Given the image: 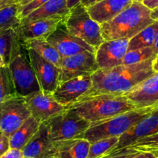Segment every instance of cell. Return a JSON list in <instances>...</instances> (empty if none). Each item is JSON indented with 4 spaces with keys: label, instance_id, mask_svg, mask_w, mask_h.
Instances as JSON below:
<instances>
[{
    "label": "cell",
    "instance_id": "1",
    "mask_svg": "<svg viewBox=\"0 0 158 158\" xmlns=\"http://www.w3.org/2000/svg\"><path fill=\"white\" fill-rule=\"evenodd\" d=\"M154 57L141 63L118 65L112 68L98 69L91 75L92 92L91 95L109 94L123 95L136 87L154 73Z\"/></svg>",
    "mask_w": 158,
    "mask_h": 158
},
{
    "label": "cell",
    "instance_id": "2",
    "mask_svg": "<svg viewBox=\"0 0 158 158\" xmlns=\"http://www.w3.org/2000/svg\"><path fill=\"white\" fill-rule=\"evenodd\" d=\"M154 22L151 10L143 2H134L114 19L100 25L104 40L131 39Z\"/></svg>",
    "mask_w": 158,
    "mask_h": 158
},
{
    "label": "cell",
    "instance_id": "3",
    "mask_svg": "<svg viewBox=\"0 0 158 158\" xmlns=\"http://www.w3.org/2000/svg\"><path fill=\"white\" fill-rule=\"evenodd\" d=\"M66 109H71L89 123H93L138 108L123 95L98 94L88 95Z\"/></svg>",
    "mask_w": 158,
    "mask_h": 158
},
{
    "label": "cell",
    "instance_id": "4",
    "mask_svg": "<svg viewBox=\"0 0 158 158\" xmlns=\"http://www.w3.org/2000/svg\"><path fill=\"white\" fill-rule=\"evenodd\" d=\"M153 112L149 108L135 109L103 120L91 123L89 128L76 138L85 139L90 143L109 137H120L133 126Z\"/></svg>",
    "mask_w": 158,
    "mask_h": 158
},
{
    "label": "cell",
    "instance_id": "5",
    "mask_svg": "<svg viewBox=\"0 0 158 158\" xmlns=\"http://www.w3.org/2000/svg\"><path fill=\"white\" fill-rule=\"evenodd\" d=\"M8 67L19 96L27 98L41 91L30 60L28 48L19 39L13 48Z\"/></svg>",
    "mask_w": 158,
    "mask_h": 158
},
{
    "label": "cell",
    "instance_id": "6",
    "mask_svg": "<svg viewBox=\"0 0 158 158\" xmlns=\"http://www.w3.org/2000/svg\"><path fill=\"white\" fill-rule=\"evenodd\" d=\"M63 22L70 33L95 49L104 42L100 24L92 19L87 8L81 2L70 10Z\"/></svg>",
    "mask_w": 158,
    "mask_h": 158
},
{
    "label": "cell",
    "instance_id": "7",
    "mask_svg": "<svg viewBox=\"0 0 158 158\" xmlns=\"http://www.w3.org/2000/svg\"><path fill=\"white\" fill-rule=\"evenodd\" d=\"M45 123L48 127L51 139L56 143L75 139L89 128L91 123L71 109H66Z\"/></svg>",
    "mask_w": 158,
    "mask_h": 158
},
{
    "label": "cell",
    "instance_id": "8",
    "mask_svg": "<svg viewBox=\"0 0 158 158\" xmlns=\"http://www.w3.org/2000/svg\"><path fill=\"white\" fill-rule=\"evenodd\" d=\"M31 116L25 98L16 96L0 104V131L10 137Z\"/></svg>",
    "mask_w": 158,
    "mask_h": 158
},
{
    "label": "cell",
    "instance_id": "9",
    "mask_svg": "<svg viewBox=\"0 0 158 158\" xmlns=\"http://www.w3.org/2000/svg\"><path fill=\"white\" fill-rule=\"evenodd\" d=\"M57 51L61 57H70L85 51L95 53L96 49L77 36L70 33L63 20L46 39Z\"/></svg>",
    "mask_w": 158,
    "mask_h": 158
},
{
    "label": "cell",
    "instance_id": "10",
    "mask_svg": "<svg viewBox=\"0 0 158 158\" xmlns=\"http://www.w3.org/2000/svg\"><path fill=\"white\" fill-rule=\"evenodd\" d=\"M92 92V77L91 75H85L59 83L52 95L57 102L67 108L91 95Z\"/></svg>",
    "mask_w": 158,
    "mask_h": 158
},
{
    "label": "cell",
    "instance_id": "11",
    "mask_svg": "<svg viewBox=\"0 0 158 158\" xmlns=\"http://www.w3.org/2000/svg\"><path fill=\"white\" fill-rule=\"evenodd\" d=\"M98 69L95 53L85 51L75 55L63 57L60 68L59 82L80 76L92 75Z\"/></svg>",
    "mask_w": 158,
    "mask_h": 158
},
{
    "label": "cell",
    "instance_id": "12",
    "mask_svg": "<svg viewBox=\"0 0 158 158\" xmlns=\"http://www.w3.org/2000/svg\"><path fill=\"white\" fill-rule=\"evenodd\" d=\"M25 99L31 116L40 123L47 122L66 109V107L54 99L51 94H46L42 91L29 95Z\"/></svg>",
    "mask_w": 158,
    "mask_h": 158
},
{
    "label": "cell",
    "instance_id": "13",
    "mask_svg": "<svg viewBox=\"0 0 158 158\" xmlns=\"http://www.w3.org/2000/svg\"><path fill=\"white\" fill-rule=\"evenodd\" d=\"M138 109L149 108L154 111L158 109V72H154L144 81L123 94Z\"/></svg>",
    "mask_w": 158,
    "mask_h": 158
},
{
    "label": "cell",
    "instance_id": "14",
    "mask_svg": "<svg viewBox=\"0 0 158 158\" xmlns=\"http://www.w3.org/2000/svg\"><path fill=\"white\" fill-rule=\"evenodd\" d=\"M28 51L40 89L52 95L60 83V68L40 57L34 50L28 48Z\"/></svg>",
    "mask_w": 158,
    "mask_h": 158
},
{
    "label": "cell",
    "instance_id": "15",
    "mask_svg": "<svg viewBox=\"0 0 158 158\" xmlns=\"http://www.w3.org/2000/svg\"><path fill=\"white\" fill-rule=\"evenodd\" d=\"M129 40H104L95 51V58L99 69L122 65L128 51Z\"/></svg>",
    "mask_w": 158,
    "mask_h": 158
},
{
    "label": "cell",
    "instance_id": "16",
    "mask_svg": "<svg viewBox=\"0 0 158 158\" xmlns=\"http://www.w3.org/2000/svg\"><path fill=\"white\" fill-rule=\"evenodd\" d=\"M64 19L46 18L21 22L14 29L17 37L23 42L33 39H47Z\"/></svg>",
    "mask_w": 158,
    "mask_h": 158
},
{
    "label": "cell",
    "instance_id": "17",
    "mask_svg": "<svg viewBox=\"0 0 158 158\" xmlns=\"http://www.w3.org/2000/svg\"><path fill=\"white\" fill-rule=\"evenodd\" d=\"M55 143L50 136L49 130L45 123L40 125L37 132L24 147L23 156L30 158H53Z\"/></svg>",
    "mask_w": 158,
    "mask_h": 158
},
{
    "label": "cell",
    "instance_id": "18",
    "mask_svg": "<svg viewBox=\"0 0 158 158\" xmlns=\"http://www.w3.org/2000/svg\"><path fill=\"white\" fill-rule=\"evenodd\" d=\"M156 133H158V109L149 114L122 135L119 137L117 146L111 152L125 148L137 139Z\"/></svg>",
    "mask_w": 158,
    "mask_h": 158
},
{
    "label": "cell",
    "instance_id": "19",
    "mask_svg": "<svg viewBox=\"0 0 158 158\" xmlns=\"http://www.w3.org/2000/svg\"><path fill=\"white\" fill-rule=\"evenodd\" d=\"M132 2V0H101L87 7V11L92 19L101 25L114 19Z\"/></svg>",
    "mask_w": 158,
    "mask_h": 158
},
{
    "label": "cell",
    "instance_id": "20",
    "mask_svg": "<svg viewBox=\"0 0 158 158\" xmlns=\"http://www.w3.org/2000/svg\"><path fill=\"white\" fill-rule=\"evenodd\" d=\"M91 143L80 138L55 143L53 158H87Z\"/></svg>",
    "mask_w": 158,
    "mask_h": 158
},
{
    "label": "cell",
    "instance_id": "21",
    "mask_svg": "<svg viewBox=\"0 0 158 158\" xmlns=\"http://www.w3.org/2000/svg\"><path fill=\"white\" fill-rule=\"evenodd\" d=\"M70 10L67 5V0H49L40 7L21 19V22H29L46 18L64 19Z\"/></svg>",
    "mask_w": 158,
    "mask_h": 158
},
{
    "label": "cell",
    "instance_id": "22",
    "mask_svg": "<svg viewBox=\"0 0 158 158\" xmlns=\"http://www.w3.org/2000/svg\"><path fill=\"white\" fill-rule=\"evenodd\" d=\"M40 125V123L33 117H29L19 128L9 137L10 148L22 150L37 132Z\"/></svg>",
    "mask_w": 158,
    "mask_h": 158
},
{
    "label": "cell",
    "instance_id": "23",
    "mask_svg": "<svg viewBox=\"0 0 158 158\" xmlns=\"http://www.w3.org/2000/svg\"><path fill=\"white\" fill-rule=\"evenodd\" d=\"M27 48L34 50L40 57L60 68L62 57L57 50L46 39H33L23 42Z\"/></svg>",
    "mask_w": 158,
    "mask_h": 158
},
{
    "label": "cell",
    "instance_id": "24",
    "mask_svg": "<svg viewBox=\"0 0 158 158\" xmlns=\"http://www.w3.org/2000/svg\"><path fill=\"white\" fill-rule=\"evenodd\" d=\"M17 40L14 29L0 32V68L9 66Z\"/></svg>",
    "mask_w": 158,
    "mask_h": 158
},
{
    "label": "cell",
    "instance_id": "25",
    "mask_svg": "<svg viewBox=\"0 0 158 158\" xmlns=\"http://www.w3.org/2000/svg\"><path fill=\"white\" fill-rule=\"evenodd\" d=\"M158 27V22L154 21L134 36L129 40L128 51L133 50L151 48L154 41L155 34Z\"/></svg>",
    "mask_w": 158,
    "mask_h": 158
},
{
    "label": "cell",
    "instance_id": "26",
    "mask_svg": "<svg viewBox=\"0 0 158 158\" xmlns=\"http://www.w3.org/2000/svg\"><path fill=\"white\" fill-rule=\"evenodd\" d=\"M16 96L19 95L16 93L10 68H0V104Z\"/></svg>",
    "mask_w": 158,
    "mask_h": 158
},
{
    "label": "cell",
    "instance_id": "27",
    "mask_svg": "<svg viewBox=\"0 0 158 158\" xmlns=\"http://www.w3.org/2000/svg\"><path fill=\"white\" fill-rule=\"evenodd\" d=\"M19 5L17 3L0 10V32L15 29L19 25Z\"/></svg>",
    "mask_w": 158,
    "mask_h": 158
},
{
    "label": "cell",
    "instance_id": "28",
    "mask_svg": "<svg viewBox=\"0 0 158 158\" xmlns=\"http://www.w3.org/2000/svg\"><path fill=\"white\" fill-rule=\"evenodd\" d=\"M119 137H109L91 143L87 158H101L117 146Z\"/></svg>",
    "mask_w": 158,
    "mask_h": 158
},
{
    "label": "cell",
    "instance_id": "29",
    "mask_svg": "<svg viewBox=\"0 0 158 158\" xmlns=\"http://www.w3.org/2000/svg\"><path fill=\"white\" fill-rule=\"evenodd\" d=\"M125 148L137 152L158 153V133L137 139Z\"/></svg>",
    "mask_w": 158,
    "mask_h": 158
},
{
    "label": "cell",
    "instance_id": "30",
    "mask_svg": "<svg viewBox=\"0 0 158 158\" xmlns=\"http://www.w3.org/2000/svg\"><path fill=\"white\" fill-rule=\"evenodd\" d=\"M156 56L153 53L151 48H142V49L133 50V51H127L125 57H124L123 64L131 65L141 63L143 61L150 59L151 57Z\"/></svg>",
    "mask_w": 158,
    "mask_h": 158
},
{
    "label": "cell",
    "instance_id": "31",
    "mask_svg": "<svg viewBox=\"0 0 158 158\" xmlns=\"http://www.w3.org/2000/svg\"><path fill=\"white\" fill-rule=\"evenodd\" d=\"M49 0H33L27 5L23 6H19V18L20 19H23L30 13L43 6Z\"/></svg>",
    "mask_w": 158,
    "mask_h": 158
},
{
    "label": "cell",
    "instance_id": "32",
    "mask_svg": "<svg viewBox=\"0 0 158 158\" xmlns=\"http://www.w3.org/2000/svg\"><path fill=\"white\" fill-rule=\"evenodd\" d=\"M135 153H137V151L133 150H130V149L123 148L121 150H116V151L110 152L107 153L105 156L101 158H127L128 156H131L132 154Z\"/></svg>",
    "mask_w": 158,
    "mask_h": 158
},
{
    "label": "cell",
    "instance_id": "33",
    "mask_svg": "<svg viewBox=\"0 0 158 158\" xmlns=\"http://www.w3.org/2000/svg\"><path fill=\"white\" fill-rule=\"evenodd\" d=\"M10 149V139L2 132L0 131V156Z\"/></svg>",
    "mask_w": 158,
    "mask_h": 158
},
{
    "label": "cell",
    "instance_id": "34",
    "mask_svg": "<svg viewBox=\"0 0 158 158\" xmlns=\"http://www.w3.org/2000/svg\"><path fill=\"white\" fill-rule=\"evenodd\" d=\"M23 153L22 150L17 149H12L7 150L3 155L0 156V158H23Z\"/></svg>",
    "mask_w": 158,
    "mask_h": 158
},
{
    "label": "cell",
    "instance_id": "35",
    "mask_svg": "<svg viewBox=\"0 0 158 158\" xmlns=\"http://www.w3.org/2000/svg\"><path fill=\"white\" fill-rule=\"evenodd\" d=\"M127 158H157V156L153 153H147V152H137Z\"/></svg>",
    "mask_w": 158,
    "mask_h": 158
},
{
    "label": "cell",
    "instance_id": "36",
    "mask_svg": "<svg viewBox=\"0 0 158 158\" xmlns=\"http://www.w3.org/2000/svg\"><path fill=\"white\" fill-rule=\"evenodd\" d=\"M142 2L150 10H154L158 6V0H143Z\"/></svg>",
    "mask_w": 158,
    "mask_h": 158
},
{
    "label": "cell",
    "instance_id": "37",
    "mask_svg": "<svg viewBox=\"0 0 158 158\" xmlns=\"http://www.w3.org/2000/svg\"><path fill=\"white\" fill-rule=\"evenodd\" d=\"M18 0H0V10H3L10 6L17 3Z\"/></svg>",
    "mask_w": 158,
    "mask_h": 158
},
{
    "label": "cell",
    "instance_id": "38",
    "mask_svg": "<svg viewBox=\"0 0 158 158\" xmlns=\"http://www.w3.org/2000/svg\"><path fill=\"white\" fill-rule=\"evenodd\" d=\"M151 48L153 49V53H154L155 55L158 54V27L157 30L156 31V34H155V38L154 41H153V45H152Z\"/></svg>",
    "mask_w": 158,
    "mask_h": 158
},
{
    "label": "cell",
    "instance_id": "39",
    "mask_svg": "<svg viewBox=\"0 0 158 158\" xmlns=\"http://www.w3.org/2000/svg\"><path fill=\"white\" fill-rule=\"evenodd\" d=\"M99 1H101V0H81V3L87 8V7L93 5V4L96 3Z\"/></svg>",
    "mask_w": 158,
    "mask_h": 158
},
{
    "label": "cell",
    "instance_id": "40",
    "mask_svg": "<svg viewBox=\"0 0 158 158\" xmlns=\"http://www.w3.org/2000/svg\"><path fill=\"white\" fill-rule=\"evenodd\" d=\"M81 2V0H67V5L69 10H71V8H73L74 6H75L77 4L80 3Z\"/></svg>",
    "mask_w": 158,
    "mask_h": 158
},
{
    "label": "cell",
    "instance_id": "41",
    "mask_svg": "<svg viewBox=\"0 0 158 158\" xmlns=\"http://www.w3.org/2000/svg\"><path fill=\"white\" fill-rule=\"evenodd\" d=\"M153 70L154 72H158V54L155 56L153 60Z\"/></svg>",
    "mask_w": 158,
    "mask_h": 158
},
{
    "label": "cell",
    "instance_id": "42",
    "mask_svg": "<svg viewBox=\"0 0 158 158\" xmlns=\"http://www.w3.org/2000/svg\"><path fill=\"white\" fill-rule=\"evenodd\" d=\"M151 18L154 21L158 22V6L155 8L154 10H151Z\"/></svg>",
    "mask_w": 158,
    "mask_h": 158
},
{
    "label": "cell",
    "instance_id": "43",
    "mask_svg": "<svg viewBox=\"0 0 158 158\" xmlns=\"http://www.w3.org/2000/svg\"><path fill=\"white\" fill-rule=\"evenodd\" d=\"M32 1H33V0H18L17 4L19 5V6H23L27 5L28 3H30Z\"/></svg>",
    "mask_w": 158,
    "mask_h": 158
},
{
    "label": "cell",
    "instance_id": "44",
    "mask_svg": "<svg viewBox=\"0 0 158 158\" xmlns=\"http://www.w3.org/2000/svg\"><path fill=\"white\" fill-rule=\"evenodd\" d=\"M132 1H134V2H142L143 0H132Z\"/></svg>",
    "mask_w": 158,
    "mask_h": 158
},
{
    "label": "cell",
    "instance_id": "45",
    "mask_svg": "<svg viewBox=\"0 0 158 158\" xmlns=\"http://www.w3.org/2000/svg\"><path fill=\"white\" fill-rule=\"evenodd\" d=\"M154 154H155V155H156V156H157V158H158V153H154Z\"/></svg>",
    "mask_w": 158,
    "mask_h": 158
},
{
    "label": "cell",
    "instance_id": "46",
    "mask_svg": "<svg viewBox=\"0 0 158 158\" xmlns=\"http://www.w3.org/2000/svg\"><path fill=\"white\" fill-rule=\"evenodd\" d=\"M23 158H30V157H26V156H24Z\"/></svg>",
    "mask_w": 158,
    "mask_h": 158
}]
</instances>
